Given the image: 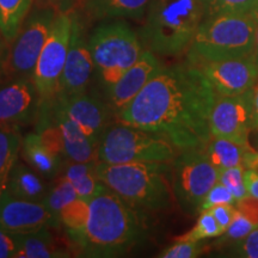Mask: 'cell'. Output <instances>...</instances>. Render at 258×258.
I'll return each instance as SVG.
<instances>
[{
	"instance_id": "obj_11",
	"label": "cell",
	"mask_w": 258,
	"mask_h": 258,
	"mask_svg": "<svg viewBox=\"0 0 258 258\" xmlns=\"http://www.w3.org/2000/svg\"><path fill=\"white\" fill-rule=\"evenodd\" d=\"M253 88L234 96H217L209 117L212 137L249 145L252 131Z\"/></svg>"
},
{
	"instance_id": "obj_26",
	"label": "cell",
	"mask_w": 258,
	"mask_h": 258,
	"mask_svg": "<svg viewBox=\"0 0 258 258\" xmlns=\"http://www.w3.org/2000/svg\"><path fill=\"white\" fill-rule=\"evenodd\" d=\"M34 0H0V31L12 43L27 19Z\"/></svg>"
},
{
	"instance_id": "obj_8",
	"label": "cell",
	"mask_w": 258,
	"mask_h": 258,
	"mask_svg": "<svg viewBox=\"0 0 258 258\" xmlns=\"http://www.w3.org/2000/svg\"><path fill=\"white\" fill-rule=\"evenodd\" d=\"M219 171L201 147L180 151L171 163L175 201L185 214L200 213L207 194L219 180Z\"/></svg>"
},
{
	"instance_id": "obj_17",
	"label": "cell",
	"mask_w": 258,
	"mask_h": 258,
	"mask_svg": "<svg viewBox=\"0 0 258 258\" xmlns=\"http://www.w3.org/2000/svg\"><path fill=\"white\" fill-rule=\"evenodd\" d=\"M40 95L31 79H15L0 88V124H28L37 120Z\"/></svg>"
},
{
	"instance_id": "obj_25",
	"label": "cell",
	"mask_w": 258,
	"mask_h": 258,
	"mask_svg": "<svg viewBox=\"0 0 258 258\" xmlns=\"http://www.w3.org/2000/svg\"><path fill=\"white\" fill-rule=\"evenodd\" d=\"M250 147V145L235 144L226 139L212 137L201 148L213 165L221 171L241 165L244 154Z\"/></svg>"
},
{
	"instance_id": "obj_43",
	"label": "cell",
	"mask_w": 258,
	"mask_h": 258,
	"mask_svg": "<svg viewBox=\"0 0 258 258\" xmlns=\"http://www.w3.org/2000/svg\"><path fill=\"white\" fill-rule=\"evenodd\" d=\"M252 15L254 17V22H256V32H254V50H253V57L254 62H256V66L258 69V14L256 10H252Z\"/></svg>"
},
{
	"instance_id": "obj_19",
	"label": "cell",
	"mask_w": 258,
	"mask_h": 258,
	"mask_svg": "<svg viewBox=\"0 0 258 258\" xmlns=\"http://www.w3.org/2000/svg\"><path fill=\"white\" fill-rule=\"evenodd\" d=\"M21 157L32 170L46 179L56 178L67 160L48 150L37 133H29L22 139Z\"/></svg>"
},
{
	"instance_id": "obj_35",
	"label": "cell",
	"mask_w": 258,
	"mask_h": 258,
	"mask_svg": "<svg viewBox=\"0 0 258 258\" xmlns=\"http://www.w3.org/2000/svg\"><path fill=\"white\" fill-rule=\"evenodd\" d=\"M235 203H237V200H235L233 194L218 180L203 200L200 213L208 211V209L219 205H235Z\"/></svg>"
},
{
	"instance_id": "obj_39",
	"label": "cell",
	"mask_w": 258,
	"mask_h": 258,
	"mask_svg": "<svg viewBox=\"0 0 258 258\" xmlns=\"http://www.w3.org/2000/svg\"><path fill=\"white\" fill-rule=\"evenodd\" d=\"M36 8L51 9L57 14L70 12L73 8L74 0H34Z\"/></svg>"
},
{
	"instance_id": "obj_13",
	"label": "cell",
	"mask_w": 258,
	"mask_h": 258,
	"mask_svg": "<svg viewBox=\"0 0 258 258\" xmlns=\"http://www.w3.org/2000/svg\"><path fill=\"white\" fill-rule=\"evenodd\" d=\"M61 222L42 202L0 196V228L11 233H31L43 227H57Z\"/></svg>"
},
{
	"instance_id": "obj_42",
	"label": "cell",
	"mask_w": 258,
	"mask_h": 258,
	"mask_svg": "<svg viewBox=\"0 0 258 258\" xmlns=\"http://www.w3.org/2000/svg\"><path fill=\"white\" fill-rule=\"evenodd\" d=\"M252 131H258V82L253 86V106H252Z\"/></svg>"
},
{
	"instance_id": "obj_21",
	"label": "cell",
	"mask_w": 258,
	"mask_h": 258,
	"mask_svg": "<svg viewBox=\"0 0 258 258\" xmlns=\"http://www.w3.org/2000/svg\"><path fill=\"white\" fill-rule=\"evenodd\" d=\"M49 227L31 233H15L18 249L16 258H51L69 257V251L53 237Z\"/></svg>"
},
{
	"instance_id": "obj_41",
	"label": "cell",
	"mask_w": 258,
	"mask_h": 258,
	"mask_svg": "<svg viewBox=\"0 0 258 258\" xmlns=\"http://www.w3.org/2000/svg\"><path fill=\"white\" fill-rule=\"evenodd\" d=\"M6 43H8V41L5 40L4 35L0 31V77H2L3 74H5L6 62H8L9 50L8 48H6Z\"/></svg>"
},
{
	"instance_id": "obj_1",
	"label": "cell",
	"mask_w": 258,
	"mask_h": 258,
	"mask_svg": "<svg viewBox=\"0 0 258 258\" xmlns=\"http://www.w3.org/2000/svg\"><path fill=\"white\" fill-rule=\"evenodd\" d=\"M215 99L202 71L186 61L164 67L117 117L184 151L203 147L212 138L209 117Z\"/></svg>"
},
{
	"instance_id": "obj_36",
	"label": "cell",
	"mask_w": 258,
	"mask_h": 258,
	"mask_svg": "<svg viewBox=\"0 0 258 258\" xmlns=\"http://www.w3.org/2000/svg\"><path fill=\"white\" fill-rule=\"evenodd\" d=\"M235 208L254 226H258V199L250 195L246 196L235 203Z\"/></svg>"
},
{
	"instance_id": "obj_29",
	"label": "cell",
	"mask_w": 258,
	"mask_h": 258,
	"mask_svg": "<svg viewBox=\"0 0 258 258\" xmlns=\"http://www.w3.org/2000/svg\"><path fill=\"white\" fill-rule=\"evenodd\" d=\"M224 233V230L218 224L217 219L209 211H203L200 213V217L196 221V225L186 232L185 234L180 235L176 240H192L200 241L211 239V238H219Z\"/></svg>"
},
{
	"instance_id": "obj_24",
	"label": "cell",
	"mask_w": 258,
	"mask_h": 258,
	"mask_svg": "<svg viewBox=\"0 0 258 258\" xmlns=\"http://www.w3.org/2000/svg\"><path fill=\"white\" fill-rule=\"evenodd\" d=\"M21 146L19 125L0 124V196L6 191L10 172L17 163Z\"/></svg>"
},
{
	"instance_id": "obj_15",
	"label": "cell",
	"mask_w": 258,
	"mask_h": 258,
	"mask_svg": "<svg viewBox=\"0 0 258 258\" xmlns=\"http://www.w3.org/2000/svg\"><path fill=\"white\" fill-rule=\"evenodd\" d=\"M93 72H95V63H93L91 51L88 42L84 41L82 36V27L76 16L69 54L60 79L57 95L69 96L86 92Z\"/></svg>"
},
{
	"instance_id": "obj_9",
	"label": "cell",
	"mask_w": 258,
	"mask_h": 258,
	"mask_svg": "<svg viewBox=\"0 0 258 258\" xmlns=\"http://www.w3.org/2000/svg\"><path fill=\"white\" fill-rule=\"evenodd\" d=\"M74 18L76 15L70 12L56 15L43 49L38 56L32 82L40 95L41 102L50 101L59 92L60 79L72 37Z\"/></svg>"
},
{
	"instance_id": "obj_22",
	"label": "cell",
	"mask_w": 258,
	"mask_h": 258,
	"mask_svg": "<svg viewBox=\"0 0 258 258\" xmlns=\"http://www.w3.org/2000/svg\"><path fill=\"white\" fill-rule=\"evenodd\" d=\"M97 161L98 160L73 161L69 159L64 161L61 172L72 183L79 199L90 201L96 194L106 188L96 173Z\"/></svg>"
},
{
	"instance_id": "obj_18",
	"label": "cell",
	"mask_w": 258,
	"mask_h": 258,
	"mask_svg": "<svg viewBox=\"0 0 258 258\" xmlns=\"http://www.w3.org/2000/svg\"><path fill=\"white\" fill-rule=\"evenodd\" d=\"M41 104L46 106L53 120L59 125L61 134H62L67 159L73 161L98 160L97 159L98 144L93 143L80 129L79 125L66 114L62 106L57 102L56 97H54L50 101L41 102Z\"/></svg>"
},
{
	"instance_id": "obj_7",
	"label": "cell",
	"mask_w": 258,
	"mask_h": 258,
	"mask_svg": "<svg viewBox=\"0 0 258 258\" xmlns=\"http://www.w3.org/2000/svg\"><path fill=\"white\" fill-rule=\"evenodd\" d=\"M88 44L95 72L105 88L117 82L145 50L138 35L124 22H112L95 29Z\"/></svg>"
},
{
	"instance_id": "obj_45",
	"label": "cell",
	"mask_w": 258,
	"mask_h": 258,
	"mask_svg": "<svg viewBox=\"0 0 258 258\" xmlns=\"http://www.w3.org/2000/svg\"><path fill=\"white\" fill-rule=\"evenodd\" d=\"M203 2H205V3H206V0H203Z\"/></svg>"
},
{
	"instance_id": "obj_40",
	"label": "cell",
	"mask_w": 258,
	"mask_h": 258,
	"mask_svg": "<svg viewBox=\"0 0 258 258\" xmlns=\"http://www.w3.org/2000/svg\"><path fill=\"white\" fill-rule=\"evenodd\" d=\"M244 180L250 196L258 199V172L253 170L244 171Z\"/></svg>"
},
{
	"instance_id": "obj_6",
	"label": "cell",
	"mask_w": 258,
	"mask_h": 258,
	"mask_svg": "<svg viewBox=\"0 0 258 258\" xmlns=\"http://www.w3.org/2000/svg\"><path fill=\"white\" fill-rule=\"evenodd\" d=\"M179 152L165 139L120 122L102 135L97 159L106 164L172 163Z\"/></svg>"
},
{
	"instance_id": "obj_10",
	"label": "cell",
	"mask_w": 258,
	"mask_h": 258,
	"mask_svg": "<svg viewBox=\"0 0 258 258\" xmlns=\"http://www.w3.org/2000/svg\"><path fill=\"white\" fill-rule=\"evenodd\" d=\"M57 12L51 9L36 8L22 25L9 50L5 73L15 79H31L51 24Z\"/></svg>"
},
{
	"instance_id": "obj_32",
	"label": "cell",
	"mask_w": 258,
	"mask_h": 258,
	"mask_svg": "<svg viewBox=\"0 0 258 258\" xmlns=\"http://www.w3.org/2000/svg\"><path fill=\"white\" fill-rule=\"evenodd\" d=\"M245 169L241 165L230 167V169L221 170L219 172V182L222 183L226 188L233 194L237 202L239 200L249 196L244 180Z\"/></svg>"
},
{
	"instance_id": "obj_16",
	"label": "cell",
	"mask_w": 258,
	"mask_h": 258,
	"mask_svg": "<svg viewBox=\"0 0 258 258\" xmlns=\"http://www.w3.org/2000/svg\"><path fill=\"white\" fill-rule=\"evenodd\" d=\"M164 67L156 54L145 49L140 59L117 82L106 88L108 104L112 111L118 114Z\"/></svg>"
},
{
	"instance_id": "obj_30",
	"label": "cell",
	"mask_w": 258,
	"mask_h": 258,
	"mask_svg": "<svg viewBox=\"0 0 258 258\" xmlns=\"http://www.w3.org/2000/svg\"><path fill=\"white\" fill-rule=\"evenodd\" d=\"M206 16L247 14L258 5V0H206Z\"/></svg>"
},
{
	"instance_id": "obj_23",
	"label": "cell",
	"mask_w": 258,
	"mask_h": 258,
	"mask_svg": "<svg viewBox=\"0 0 258 258\" xmlns=\"http://www.w3.org/2000/svg\"><path fill=\"white\" fill-rule=\"evenodd\" d=\"M151 0H85L89 15L97 19H140L146 14Z\"/></svg>"
},
{
	"instance_id": "obj_33",
	"label": "cell",
	"mask_w": 258,
	"mask_h": 258,
	"mask_svg": "<svg viewBox=\"0 0 258 258\" xmlns=\"http://www.w3.org/2000/svg\"><path fill=\"white\" fill-rule=\"evenodd\" d=\"M225 247L228 257L258 258V226L254 227L246 237Z\"/></svg>"
},
{
	"instance_id": "obj_5",
	"label": "cell",
	"mask_w": 258,
	"mask_h": 258,
	"mask_svg": "<svg viewBox=\"0 0 258 258\" xmlns=\"http://www.w3.org/2000/svg\"><path fill=\"white\" fill-rule=\"evenodd\" d=\"M254 32L252 12L205 17L188 49V62L199 64L252 55Z\"/></svg>"
},
{
	"instance_id": "obj_28",
	"label": "cell",
	"mask_w": 258,
	"mask_h": 258,
	"mask_svg": "<svg viewBox=\"0 0 258 258\" xmlns=\"http://www.w3.org/2000/svg\"><path fill=\"white\" fill-rule=\"evenodd\" d=\"M76 199H78V195H77L72 183L66 177L60 176L59 178L54 180L53 185L49 186L42 203L48 211L53 213L56 218H59L61 209Z\"/></svg>"
},
{
	"instance_id": "obj_44",
	"label": "cell",
	"mask_w": 258,
	"mask_h": 258,
	"mask_svg": "<svg viewBox=\"0 0 258 258\" xmlns=\"http://www.w3.org/2000/svg\"><path fill=\"white\" fill-rule=\"evenodd\" d=\"M253 10H256V11H257V14H258V5H257V6H256V8H254Z\"/></svg>"
},
{
	"instance_id": "obj_12",
	"label": "cell",
	"mask_w": 258,
	"mask_h": 258,
	"mask_svg": "<svg viewBox=\"0 0 258 258\" xmlns=\"http://www.w3.org/2000/svg\"><path fill=\"white\" fill-rule=\"evenodd\" d=\"M217 96H234L252 89L258 82V69L252 55L240 59L211 61L196 64Z\"/></svg>"
},
{
	"instance_id": "obj_37",
	"label": "cell",
	"mask_w": 258,
	"mask_h": 258,
	"mask_svg": "<svg viewBox=\"0 0 258 258\" xmlns=\"http://www.w3.org/2000/svg\"><path fill=\"white\" fill-rule=\"evenodd\" d=\"M208 211L214 215L218 224L221 226L222 230L225 232L226 228L231 225L232 220L234 219L235 213H237V208H235V205H219L208 209Z\"/></svg>"
},
{
	"instance_id": "obj_27",
	"label": "cell",
	"mask_w": 258,
	"mask_h": 258,
	"mask_svg": "<svg viewBox=\"0 0 258 258\" xmlns=\"http://www.w3.org/2000/svg\"><path fill=\"white\" fill-rule=\"evenodd\" d=\"M89 201L79 198L61 209L59 214L60 222L69 232L70 238L78 235L85 228L89 220Z\"/></svg>"
},
{
	"instance_id": "obj_3",
	"label": "cell",
	"mask_w": 258,
	"mask_h": 258,
	"mask_svg": "<svg viewBox=\"0 0 258 258\" xmlns=\"http://www.w3.org/2000/svg\"><path fill=\"white\" fill-rule=\"evenodd\" d=\"M98 178L139 212H164L172 207L171 163L106 164L97 161Z\"/></svg>"
},
{
	"instance_id": "obj_34",
	"label": "cell",
	"mask_w": 258,
	"mask_h": 258,
	"mask_svg": "<svg viewBox=\"0 0 258 258\" xmlns=\"http://www.w3.org/2000/svg\"><path fill=\"white\" fill-rule=\"evenodd\" d=\"M206 249L203 240H176V243L159 253L160 258H195Z\"/></svg>"
},
{
	"instance_id": "obj_2",
	"label": "cell",
	"mask_w": 258,
	"mask_h": 258,
	"mask_svg": "<svg viewBox=\"0 0 258 258\" xmlns=\"http://www.w3.org/2000/svg\"><path fill=\"white\" fill-rule=\"evenodd\" d=\"M85 228L71 238L84 257H117L128 252L144 237L139 211L106 186L89 201Z\"/></svg>"
},
{
	"instance_id": "obj_4",
	"label": "cell",
	"mask_w": 258,
	"mask_h": 258,
	"mask_svg": "<svg viewBox=\"0 0 258 258\" xmlns=\"http://www.w3.org/2000/svg\"><path fill=\"white\" fill-rule=\"evenodd\" d=\"M205 16L203 0H151L141 43L154 54L180 55L189 49Z\"/></svg>"
},
{
	"instance_id": "obj_31",
	"label": "cell",
	"mask_w": 258,
	"mask_h": 258,
	"mask_svg": "<svg viewBox=\"0 0 258 258\" xmlns=\"http://www.w3.org/2000/svg\"><path fill=\"white\" fill-rule=\"evenodd\" d=\"M254 227H257V226H254L249 219L245 217V215L237 211L231 225L228 226L224 233L219 237V239L218 241H215V244L221 245V246H227V245L234 243V241L239 240L241 238L246 237Z\"/></svg>"
},
{
	"instance_id": "obj_14",
	"label": "cell",
	"mask_w": 258,
	"mask_h": 258,
	"mask_svg": "<svg viewBox=\"0 0 258 258\" xmlns=\"http://www.w3.org/2000/svg\"><path fill=\"white\" fill-rule=\"evenodd\" d=\"M55 97L66 114L79 125L84 133L93 143L99 144L102 135L110 127L111 112H114L110 105L86 95V92L69 96L56 95Z\"/></svg>"
},
{
	"instance_id": "obj_38",
	"label": "cell",
	"mask_w": 258,
	"mask_h": 258,
	"mask_svg": "<svg viewBox=\"0 0 258 258\" xmlns=\"http://www.w3.org/2000/svg\"><path fill=\"white\" fill-rule=\"evenodd\" d=\"M18 244L15 233L0 228V258L16 257Z\"/></svg>"
},
{
	"instance_id": "obj_20",
	"label": "cell",
	"mask_w": 258,
	"mask_h": 258,
	"mask_svg": "<svg viewBox=\"0 0 258 258\" xmlns=\"http://www.w3.org/2000/svg\"><path fill=\"white\" fill-rule=\"evenodd\" d=\"M42 178L43 177L32 170L27 163L17 160L10 172L6 192L17 199L42 202L49 189Z\"/></svg>"
}]
</instances>
